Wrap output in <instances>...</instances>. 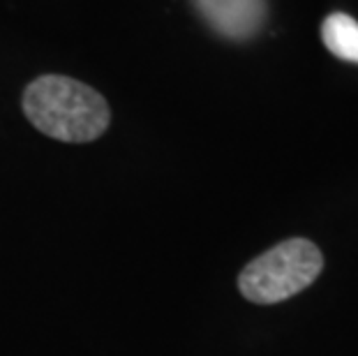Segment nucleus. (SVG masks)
<instances>
[{"label":"nucleus","mask_w":358,"mask_h":356,"mask_svg":"<svg viewBox=\"0 0 358 356\" xmlns=\"http://www.w3.org/2000/svg\"><path fill=\"white\" fill-rule=\"evenodd\" d=\"M324 269V255L308 238H289L243 269L238 290L252 303H280L303 292Z\"/></svg>","instance_id":"obj_2"},{"label":"nucleus","mask_w":358,"mask_h":356,"mask_svg":"<svg viewBox=\"0 0 358 356\" xmlns=\"http://www.w3.org/2000/svg\"><path fill=\"white\" fill-rule=\"evenodd\" d=\"M24 111L47 137L70 143L97 139L111 120L109 104L97 90L58 74L30 83L24 93Z\"/></svg>","instance_id":"obj_1"},{"label":"nucleus","mask_w":358,"mask_h":356,"mask_svg":"<svg viewBox=\"0 0 358 356\" xmlns=\"http://www.w3.org/2000/svg\"><path fill=\"white\" fill-rule=\"evenodd\" d=\"M194 5L206 24L229 40H250L266 17L264 0H194Z\"/></svg>","instance_id":"obj_3"},{"label":"nucleus","mask_w":358,"mask_h":356,"mask_svg":"<svg viewBox=\"0 0 358 356\" xmlns=\"http://www.w3.org/2000/svg\"><path fill=\"white\" fill-rule=\"evenodd\" d=\"M322 40L335 58L358 65V21L349 14L335 12L326 17Z\"/></svg>","instance_id":"obj_4"}]
</instances>
